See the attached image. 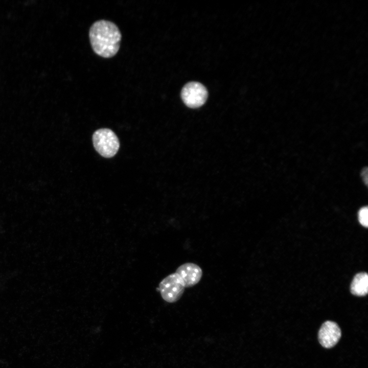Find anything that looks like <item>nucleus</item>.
<instances>
[{
    "label": "nucleus",
    "mask_w": 368,
    "mask_h": 368,
    "mask_svg": "<svg viewBox=\"0 0 368 368\" xmlns=\"http://www.w3.org/2000/svg\"><path fill=\"white\" fill-rule=\"evenodd\" d=\"M341 335L340 329L336 323L326 321L322 325L319 331V341L324 348H331L338 342Z\"/></svg>",
    "instance_id": "nucleus-5"
},
{
    "label": "nucleus",
    "mask_w": 368,
    "mask_h": 368,
    "mask_svg": "<svg viewBox=\"0 0 368 368\" xmlns=\"http://www.w3.org/2000/svg\"><path fill=\"white\" fill-rule=\"evenodd\" d=\"M93 142L96 150L106 158L114 156L120 147L117 136L113 131L108 128L96 130L93 135Z\"/></svg>",
    "instance_id": "nucleus-2"
},
{
    "label": "nucleus",
    "mask_w": 368,
    "mask_h": 368,
    "mask_svg": "<svg viewBox=\"0 0 368 368\" xmlns=\"http://www.w3.org/2000/svg\"><path fill=\"white\" fill-rule=\"evenodd\" d=\"M351 293L357 296H364L368 291V276L365 272L357 274L351 285Z\"/></svg>",
    "instance_id": "nucleus-7"
},
{
    "label": "nucleus",
    "mask_w": 368,
    "mask_h": 368,
    "mask_svg": "<svg viewBox=\"0 0 368 368\" xmlns=\"http://www.w3.org/2000/svg\"><path fill=\"white\" fill-rule=\"evenodd\" d=\"M182 280L185 287H191L197 284L202 275L201 268L193 263H186L180 265L176 270Z\"/></svg>",
    "instance_id": "nucleus-6"
},
{
    "label": "nucleus",
    "mask_w": 368,
    "mask_h": 368,
    "mask_svg": "<svg viewBox=\"0 0 368 368\" xmlns=\"http://www.w3.org/2000/svg\"><path fill=\"white\" fill-rule=\"evenodd\" d=\"M361 176L364 183L367 186L368 183V170L366 167H364L362 169Z\"/></svg>",
    "instance_id": "nucleus-9"
},
{
    "label": "nucleus",
    "mask_w": 368,
    "mask_h": 368,
    "mask_svg": "<svg viewBox=\"0 0 368 368\" xmlns=\"http://www.w3.org/2000/svg\"><path fill=\"white\" fill-rule=\"evenodd\" d=\"M181 96L187 106L195 108L204 104L208 98V91L202 84L191 82L182 88Z\"/></svg>",
    "instance_id": "nucleus-4"
},
{
    "label": "nucleus",
    "mask_w": 368,
    "mask_h": 368,
    "mask_svg": "<svg viewBox=\"0 0 368 368\" xmlns=\"http://www.w3.org/2000/svg\"><path fill=\"white\" fill-rule=\"evenodd\" d=\"M358 220L360 223L363 226L367 227L368 226V208L364 206L361 208L358 212Z\"/></svg>",
    "instance_id": "nucleus-8"
},
{
    "label": "nucleus",
    "mask_w": 368,
    "mask_h": 368,
    "mask_svg": "<svg viewBox=\"0 0 368 368\" xmlns=\"http://www.w3.org/2000/svg\"><path fill=\"white\" fill-rule=\"evenodd\" d=\"M89 37L96 54L103 58H111L119 50L122 35L115 24L108 20H99L90 27Z\"/></svg>",
    "instance_id": "nucleus-1"
},
{
    "label": "nucleus",
    "mask_w": 368,
    "mask_h": 368,
    "mask_svg": "<svg viewBox=\"0 0 368 368\" xmlns=\"http://www.w3.org/2000/svg\"><path fill=\"white\" fill-rule=\"evenodd\" d=\"M185 288L182 280L176 273L167 276L160 282L158 286L162 298L170 303L179 300L184 292Z\"/></svg>",
    "instance_id": "nucleus-3"
}]
</instances>
